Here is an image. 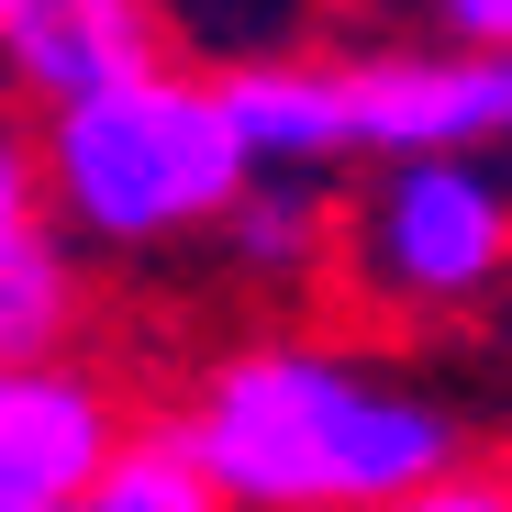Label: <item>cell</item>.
<instances>
[{
  "mask_svg": "<svg viewBox=\"0 0 512 512\" xmlns=\"http://www.w3.org/2000/svg\"><path fill=\"white\" fill-rule=\"evenodd\" d=\"M190 435L223 479V512H412L468 457V423L435 390L334 334L234 346L190 401Z\"/></svg>",
  "mask_w": 512,
  "mask_h": 512,
  "instance_id": "1",
  "label": "cell"
},
{
  "mask_svg": "<svg viewBox=\"0 0 512 512\" xmlns=\"http://www.w3.org/2000/svg\"><path fill=\"white\" fill-rule=\"evenodd\" d=\"M34 179H45V223L78 245H179L212 234L223 201L256 179V145L223 101V78L201 67H123L101 90H67L34 123Z\"/></svg>",
  "mask_w": 512,
  "mask_h": 512,
  "instance_id": "2",
  "label": "cell"
},
{
  "mask_svg": "<svg viewBox=\"0 0 512 512\" xmlns=\"http://www.w3.org/2000/svg\"><path fill=\"white\" fill-rule=\"evenodd\" d=\"M223 101L256 167H379V156H512V45H357V56H245Z\"/></svg>",
  "mask_w": 512,
  "mask_h": 512,
  "instance_id": "3",
  "label": "cell"
},
{
  "mask_svg": "<svg viewBox=\"0 0 512 512\" xmlns=\"http://www.w3.org/2000/svg\"><path fill=\"white\" fill-rule=\"evenodd\" d=\"M357 301L401 323H446L512 290V179L501 156H379L357 212L334 223Z\"/></svg>",
  "mask_w": 512,
  "mask_h": 512,
  "instance_id": "4",
  "label": "cell"
},
{
  "mask_svg": "<svg viewBox=\"0 0 512 512\" xmlns=\"http://www.w3.org/2000/svg\"><path fill=\"white\" fill-rule=\"evenodd\" d=\"M123 401L67 346L0 357V512H90L101 457L123 446Z\"/></svg>",
  "mask_w": 512,
  "mask_h": 512,
  "instance_id": "5",
  "label": "cell"
},
{
  "mask_svg": "<svg viewBox=\"0 0 512 512\" xmlns=\"http://www.w3.org/2000/svg\"><path fill=\"white\" fill-rule=\"evenodd\" d=\"M156 0H23L12 34H0V78L23 101H67V90H101L123 67H156Z\"/></svg>",
  "mask_w": 512,
  "mask_h": 512,
  "instance_id": "6",
  "label": "cell"
},
{
  "mask_svg": "<svg viewBox=\"0 0 512 512\" xmlns=\"http://www.w3.org/2000/svg\"><path fill=\"white\" fill-rule=\"evenodd\" d=\"M334 223H346V212H334L323 201V167H256V179L223 201V245H234V268L245 279H323V256H334Z\"/></svg>",
  "mask_w": 512,
  "mask_h": 512,
  "instance_id": "7",
  "label": "cell"
},
{
  "mask_svg": "<svg viewBox=\"0 0 512 512\" xmlns=\"http://www.w3.org/2000/svg\"><path fill=\"white\" fill-rule=\"evenodd\" d=\"M90 512H223V479L190 435V412H167V423H123V446L101 457L90 479Z\"/></svg>",
  "mask_w": 512,
  "mask_h": 512,
  "instance_id": "8",
  "label": "cell"
},
{
  "mask_svg": "<svg viewBox=\"0 0 512 512\" xmlns=\"http://www.w3.org/2000/svg\"><path fill=\"white\" fill-rule=\"evenodd\" d=\"M78 334V268H67V234L34 223L23 245H0V357H45Z\"/></svg>",
  "mask_w": 512,
  "mask_h": 512,
  "instance_id": "9",
  "label": "cell"
},
{
  "mask_svg": "<svg viewBox=\"0 0 512 512\" xmlns=\"http://www.w3.org/2000/svg\"><path fill=\"white\" fill-rule=\"evenodd\" d=\"M45 223V179H34V134L0 123V245H23Z\"/></svg>",
  "mask_w": 512,
  "mask_h": 512,
  "instance_id": "10",
  "label": "cell"
},
{
  "mask_svg": "<svg viewBox=\"0 0 512 512\" xmlns=\"http://www.w3.org/2000/svg\"><path fill=\"white\" fill-rule=\"evenodd\" d=\"M435 34H468V45H512V0H423Z\"/></svg>",
  "mask_w": 512,
  "mask_h": 512,
  "instance_id": "11",
  "label": "cell"
},
{
  "mask_svg": "<svg viewBox=\"0 0 512 512\" xmlns=\"http://www.w3.org/2000/svg\"><path fill=\"white\" fill-rule=\"evenodd\" d=\"M12 12H23V0H0V34H12Z\"/></svg>",
  "mask_w": 512,
  "mask_h": 512,
  "instance_id": "12",
  "label": "cell"
}]
</instances>
